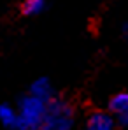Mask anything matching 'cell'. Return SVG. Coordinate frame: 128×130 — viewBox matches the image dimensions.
I'll list each match as a JSON object with an SVG mask.
<instances>
[{
    "instance_id": "6da1fadb",
    "label": "cell",
    "mask_w": 128,
    "mask_h": 130,
    "mask_svg": "<svg viewBox=\"0 0 128 130\" xmlns=\"http://www.w3.org/2000/svg\"><path fill=\"white\" fill-rule=\"evenodd\" d=\"M76 121L74 107L63 99H53L46 106L41 130H72Z\"/></svg>"
},
{
    "instance_id": "7a4b0ae2",
    "label": "cell",
    "mask_w": 128,
    "mask_h": 130,
    "mask_svg": "<svg viewBox=\"0 0 128 130\" xmlns=\"http://www.w3.org/2000/svg\"><path fill=\"white\" fill-rule=\"evenodd\" d=\"M46 102L32 97H23L18 106V127L16 130H41L46 114Z\"/></svg>"
},
{
    "instance_id": "3957f363",
    "label": "cell",
    "mask_w": 128,
    "mask_h": 130,
    "mask_svg": "<svg viewBox=\"0 0 128 130\" xmlns=\"http://www.w3.org/2000/svg\"><path fill=\"white\" fill-rule=\"evenodd\" d=\"M109 114L121 127L128 128V91H119L109 100Z\"/></svg>"
},
{
    "instance_id": "277c9868",
    "label": "cell",
    "mask_w": 128,
    "mask_h": 130,
    "mask_svg": "<svg viewBox=\"0 0 128 130\" xmlns=\"http://www.w3.org/2000/svg\"><path fill=\"white\" fill-rule=\"evenodd\" d=\"M83 130H114V118L109 112H91L84 121Z\"/></svg>"
},
{
    "instance_id": "5b68a950",
    "label": "cell",
    "mask_w": 128,
    "mask_h": 130,
    "mask_svg": "<svg viewBox=\"0 0 128 130\" xmlns=\"http://www.w3.org/2000/svg\"><path fill=\"white\" fill-rule=\"evenodd\" d=\"M30 95L35 97V99H39V100H42V102H46V104L51 102L53 99H56L54 91H53V85H51V81L47 77L35 79L32 83V86H30Z\"/></svg>"
},
{
    "instance_id": "8992f818",
    "label": "cell",
    "mask_w": 128,
    "mask_h": 130,
    "mask_svg": "<svg viewBox=\"0 0 128 130\" xmlns=\"http://www.w3.org/2000/svg\"><path fill=\"white\" fill-rule=\"evenodd\" d=\"M0 123L5 128L16 130V127H18V109H14L9 104H0Z\"/></svg>"
},
{
    "instance_id": "52a82bcc",
    "label": "cell",
    "mask_w": 128,
    "mask_h": 130,
    "mask_svg": "<svg viewBox=\"0 0 128 130\" xmlns=\"http://www.w3.org/2000/svg\"><path fill=\"white\" fill-rule=\"evenodd\" d=\"M46 9L44 0H26L21 4V12L25 16H37Z\"/></svg>"
},
{
    "instance_id": "ba28073f",
    "label": "cell",
    "mask_w": 128,
    "mask_h": 130,
    "mask_svg": "<svg viewBox=\"0 0 128 130\" xmlns=\"http://www.w3.org/2000/svg\"><path fill=\"white\" fill-rule=\"evenodd\" d=\"M123 35H125V37H128V21L123 25Z\"/></svg>"
}]
</instances>
